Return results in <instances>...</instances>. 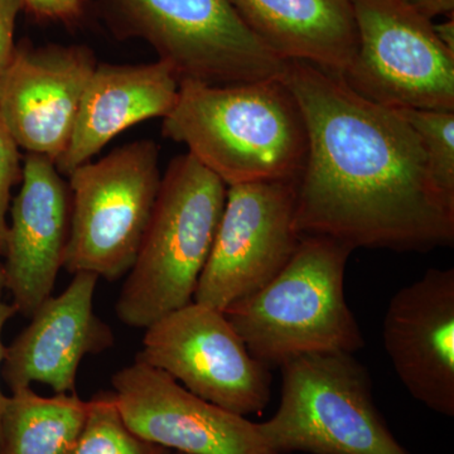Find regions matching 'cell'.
Here are the masks:
<instances>
[{
  "instance_id": "cell-1",
  "label": "cell",
  "mask_w": 454,
  "mask_h": 454,
  "mask_svg": "<svg viewBox=\"0 0 454 454\" xmlns=\"http://www.w3.org/2000/svg\"><path fill=\"white\" fill-rule=\"evenodd\" d=\"M282 79L309 133L297 181L301 235L352 250L427 253L453 244L454 201L435 186L419 137L397 109L309 62L286 61Z\"/></svg>"
},
{
  "instance_id": "cell-2",
  "label": "cell",
  "mask_w": 454,
  "mask_h": 454,
  "mask_svg": "<svg viewBox=\"0 0 454 454\" xmlns=\"http://www.w3.org/2000/svg\"><path fill=\"white\" fill-rule=\"evenodd\" d=\"M166 138L226 184L300 178L309 133L282 77L212 85L181 80L178 101L162 119Z\"/></svg>"
},
{
  "instance_id": "cell-3",
  "label": "cell",
  "mask_w": 454,
  "mask_h": 454,
  "mask_svg": "<svg viewBox=\"0 0 454 454\" xmlns=\"http://www.w3.org/2000/svg\"><path fill=\"white\" fill-rule=\"evenodd\" d=\"M352 252L327 236L301 235L276 278L223 310L256 360L280 367L303 355H354L365 346L343 288Z\"/></svg>"
},
{
  "instance_id": "cell-4",
  "label": "cell",
  "mask_w": 454,
  "mask_h": 454,
  "mask_svg": "<svg viewBox=\"0 0 454 454\" xmlns=\"http://www.w3.org/2000/svg\"><path fill=\"white\" fill-rule=\"evenodd\" d=\"M227 186L190 153L173 158L160 179L151 219L128 271L115 312L145 328L193 301L214 245Z\"/></svg>"
},
{
  "instance_id": "cell-5",
  "label": "cell",
  "mask_w": 454,
  "mask_h": 454,
  "mask_svg": "<svg viewBox=\"0 0 454 454\" xmlns=\"http://www.w3.org/2000/svg\"><path fill=\"white\" fill-rule=\"evenodd\" d=\"M282 399L259 430L279 454H411L385 422L365 366L348 352L303 355L280 366Z\"/></svg>"
},
{
  "instance_id": "cell-6",
  "label": "cell",
  "mask_w": 454,
  "mask_h": 454,
  "mask_svg": "<svg viewBox=\"0 0 454 454\" xmlns=\"http://www.w3.org/2000/svg\"><path fill=\"white\" fill-rule=\"evenodd\" d=\"M70 236L64 269L115 282L130 270L160 191V146L140 139L67 175Z\"/></svg>"
},
{
  "instance_id": "cell-7",
  "label": "cell",
  "mask_w": 454,
  "mask_h": 454,
  "mask_svg": "<svg viewBox=\"0 0 454 454\" xmlns=\"http://www.w3.org/2000/svg\"><path fill=\"white\" fill-rule=\"evenodd\" d=\"M125 37L139 38L179 80L229 85L282 77L286 61L256 37L231 0H103Z\"/></svg>"
},
{
  "instance_id": "cell-8",
  "label": "cell",
  "mask_w": 454,
  "mask_h": 454,
  "mask_svg": "<svg viewBox=\"0 0 454 454\" xmlns=\"http://www.w3.org/2000/svg\"><path fill=\"white\" fill-rule=\"evenodd\" d=\"M351 3L358 43L343 82L380 106L454 112V53L433 20L399 0Z\"/></svg>"
},
{
  "instance_id": "cell-9",
  "label": "cell",
  "mask_w": 454,
  "mask_h": 454,
  "mask_svg": "<svg viewBox=\"0 0 454 454\" xmlns=\"http://www.w3.org/2000/svg\"><path fill=\"white\" fill-rule=\"evenodd\" d=\"M136 360L241 417L262 413L270 402L269 367L250 354L223 310L195 301L146 327Z\"/></svg>"
},
{
  "instance_id": "cell-10",
  "label": "cell",
  "mask_w": 454,
  "mask_h": 454,
  "mask_svg": "<svg viewBox=\"0 0 454 454\" xmlns=\"http://www.w3.org/2000/svg\"><path fill=\"white\" fill-rule=\"evenodd\" d=\"M297 181L227 186L225 207L193 301L223 312L288 264L301 236L295 223Z\"/></svg>"
},
{
  "instance_id": "cell-11",
  "label": "cell",
  "mask_w": 454,
  "mask_h": 454,
  "mask_svg": "<svg viewBox=\"0 0 454 454\" xmlns=\"http://www.w3.org/2000/svg\"><path fill=\"white\" fill-rule=\"evenodd\" d=\"M122 419L151 443L184 454H279L250 422L182 387L166 372L134 361L114 373Z\"/></svg>"
},
{
  "instance_id": "cell-12",
  "label": "cell",
  "mask_w": 454,
  "mask_h": 454,
  "mask_svg": "<svg viewBox=\"0 0 454 454\" xmlns=\"http://www.w3.org/2000/svg\"><path fill=\"white\" fill-rule=\"evenodd\" d=\"M98 61L82 44H20L0 82V115L26 153L57 163Z\"/></svg>"
},
{
  "instance_id": "cell-13",
  "label": "cell",
  "mask_w": 454,
  "mask_h": 454,
  "mask_svg": "<svg viewBox=\"0 0 454 454\" xmlns=\"http://www.w3.org/2000/svg\"><path fill=\"white\" fill-rule=\"evenodd\" d=\"M68 184L43 155L26 153L8 215L3 280L18 313L31 317L55 289L70 236Z\"/></svg>"
},
{
  "instance_id": "cell-14",
  "label": "cell",
  "mask_w": 454,
  "mask_h": 454,
  "mask_svg": "<svg viewBox=\"0 0 454 454\" xmlns=\"http://www.w3.org/2000/svg\"><path fill=\"white\" fill-rule=\"evenodd\" d=\"M384 348L408 393L454 417V269H429L393 295Z\"/></svg>"
},
{
  "instance_id": "cell-15",
  "label": "cell",
  "mask_w": 454,
  "mask_h": 454,
  "mask_svg": "<svg viewBox=\"0 0 454 454\" xmlns=\"http://www.w3.org/2000/svg\"><path fill=\"white\" fill-rule=\"evenodd\" d=\"M98 277L80 271L67 288L51 295L5 346L2 378L11 391L42 384L55 394L76 393L83 358L115 345L110 325L95 313Z\"/></svg>"
},
{
  "instance_id": "cell-16",
  "label": "cell",
  "mask_w": 454,
  "mask_h": 454,
  "mask_svg": "<svg viewBox=\"0 0 454 454\" xmlns=\"http://www.w3.org/2000/svg\"><path fill=\"white\" fill-rule=\"evenodd\" d=\"M179 77L166 62L98 64L83 91L73 137L56 163L62 176L92 160L122 131L164 119L178 101Z\"/></svg>"
},
{
  "instance_id": "cell-17",
  "label": "cell",
  "mask_w": 454,
  "mask_h": 454,
  "mask_svg": "<svg viewBox=\"0 0 454 454\" xmlns=\"http://www.w3.org/2000/svg\"><path fill=\"white\" fill-rule=\"evenodd\" d=\"M245 25L284 61L342 74L357 51L351 0H231Z\"/></svg>"
},
{
  "instance_id": "cell-18",
  "label": "cell",
  "mask_w": 454,
  "mask_h": 454,
  "mask_svg": "<svg viewBox=\"0 0 454 454\" xmlns=\"http://www.w3.org/2000/svg\"><path fill=\"white\" fill-rule=\"evenodd\" d=\"M5 395L0 454H73L88 417L77 393L42 396L31 387Z\"/></svg>"
},
{
  "instance_id": "cell-19",
  "label": "cell",
  "mask_w": 454,
  "mask_h": 454,
  "mask_svg": "<svg viewBox=\"0 0 454 454\" xmlns=\"http://www.w3.org/2000/svg\"><path fill=\"white\" fill-rule=\"evenodd\" d=\"M85 426L73 454H167L169 450L139 437L122 419L113 391L88 400Z\"/></svg>"
},
{
  "instance_id": "cell-20",
  "label": "cell",
  "mask_w": 454,
  "mask_h": 454,
  "mask_svg": "<svg viewBox=\"0 0 454 454\" xmlns=\"http://www.w3.org/2000/svg\"><path fill=\"white\" fill-rule=\"evenodd\" d=\"M397 112L419 137L435 186L454 201V112L408 107Z\"/></svg>"
},
{
  "instance_id": "cell-21",
  "label": "cell",
  "mask_w": 454,
  "mask_h": 454,
  "mask_svg": "<svg viewBox=\"0 0 454 454\" xmlns=\"http://www.w3.org/2000/svg\"><path fill=\"white\" fill-rule=\"evenodd\" d=\"M22 157L16 139L0 115V244L4 247L12 190L22 179Z\"/></svg>"
},
{
  "instance_id": "cell-22",
  "label": "cell",
  "mask_w": 454,
  "mask_h": 454,
  "mask_svg": "<svg viewBox=\"0 0 454 454\" xmlns=\"http://www.w3.org/2000/svg\"><path fill=\"white\" fill-rule=\"evenodd\" d=\"M25 11L41 22L74 25L85 14V0H23Z\"/></svg>"
},
{
  "instance_id": "cell-23",
  "label": "cell",
  "mask_w": 454,
  "mask_h": 454,
  "mask_svg": "<svg viewBox=\"0 0 454 454\" xmlns=\"http://www.w3.org/2000/svg\"><path fill=\"white\" fill-rule=\"evenodd\" d=\"M22 11H25L23 0H0V82L16 52L14 38L18 17Z\"/></svg>"
},
{
  "instance_id": "cell-24",
  "label": "cell",
  "mask_w": 454,
  "mask_h": 454,
  "mask_svg": "<svg viewBox=\"0 0 454 454\" xmlns=\"http://www.w3.org/2000/svg\"><path fill=\"white\" fill-rule=\"evenodd\" d=\"M418 13L433 20L439 16H453L454 0H399Z\"/></svg>"
},
{
  "instance_id": "cell-25",
  "label": "cell",
  "mask_w": 454,
  "mask_h": 454,
  "mask_svg": "<svg viewBox=\"0 0 454 454\" xmlns=\"http://www.w3.org/2000/svg\"><path fill=\"white\" fill-rule=\"evenodd\" d=\"M4 284L0 282V376H2V365L4 361L5 346L3 343V331H4L5 325H7L9 319L13 318L17 315L18 309L13 303H8L3 298V292H4ZM5 395L0 389V422H2V411L3 405H4Z\"/></svg>"
},
{
  "instance_id": "cell-26",
  "label": "cell",
  "mask_w": 454,
  "mask_h": 454,
  "mask_svg": "<svg viewBox=\"0 0 454 454\" xmlns=\"http://www.w3.org/2000/svg\"><path fill=\"white\" fill-rule=\"evenodd\" d=\"M435 35H437L438 40L450 52L454 53V18H447L444 22L439 23V25H433Z\"/></svg>"
},
{
  "instance_id": "cell-27",
  "label": "cell",
  "mask_w": 454,
  "mask_h": 454,
  "mask_svg": "<svg viewBox=\"0 0 454 454\" xmlns=\"http://www.w3.org/2000/svg\"><path fill=\"white\" fill-rule=\"evenodd\" d=\"M2 256H3V247L0 244V282L4 284V280H3V264H2Z\"/></svg>"
},
{
  "instance_id": "cell-28",
  "label": "cell",
  "mask_w": 454,
  "mask_h": 454,
  "mask_svg": "<svg viewBox=\"0 0 454 454\" xmlns=\"http://www.w3.org/2000/svg\"><path fill=\"white\" fill-rule=\"evenodd\" d=\"M167 454H184V453L175 452V450H168V453H167Z\"/></svg>"
}]
</instances>
